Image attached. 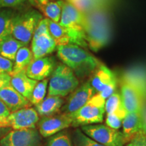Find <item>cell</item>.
<instances>
[{
    "label": "cell",
    "mask_w": 146,
    "mask_h": 146,
    "mask_svg": "<svg viewBox=\"0 0 146 146\" xmlns=\"http://www.w3.org/2000/svg\"><path fill=\"white\" fill-rule=\"evenodd\" d=\"M96 9L83 14L84 32L88 48L97 52L109 44L112 36L110 10Z\"/></svg>",
    "instance_id": "cell-1"
},
{
    "label": "cell",
    "mask_w": 146,
    "mask_h": 146,
    "mask_svg": "<svg viewBox=\"0 0 146 146\" xmlns=\"http://www.w3.org/2000/svg\"><path fill=\"white\" fill-rule=\"evenodd\" d=\"M56 50L59 59L73 71L78 78L92 75L102 64L87 49L78 45L68 44L58 46Z\"/></svg>",
    "instance_id": "cell-2"
},
{
    "label": "cell",
    "mask_w": 146,
    "mask_h": 146,
    "mask_svg": "<svg viewBox=\"0 0 146 146\" xmlns=\"http://www.w3.org/2000/svg\"><path fill=\"white\" fill-rule=\"evenodd\" d=\"M59 24L70 36L71 44L88 48L84 32L83 13L64 0H62V13Z\"/></svg>",
    "instance_id": "cell-3"
},
{
    "label": "cell",
    "mask_w": 146,
    "mask_h": 146,
    "mask_svg": "<svg viewBox=\"0 0 146 146\" xmlns=\"http://www.w3.org/2000/svg\"><path fill=\"white\" fill-rule=\"evenodd\" d=\"M79 85V80L73 71L63 63L54 69L49 82L48 96L65 97Z\"/></svg>",
    "instance_id": "cell-4"
},
{
    "label": "cell",
    "mask_w": 146,
    "mask_h": 146,
    "mask_svg": "<svg viewBox=\"0 0 146 146\" xmlns=\"http://www.w3.org/2000/svg\"><path fill=\"white\" fill-rule=\"evenodd\" d=\"M42 18L41 14L35 10L14 14L11 24V35L27 46L31 41L36 27Z\"/></svg>",
    "instance_id": "cell-5"
},
{
    "label": "cell",
    "mask_w": 146,
    "mask_h": 146,
    "mask_svg": "<svg viewBox=\"0 0 146 146\" xmlns=\"http://www.w3.org/2000/svg\"><path fill=\"white\" fill-rule=\"evenodd\" d=\"M106 100L98 94L75 112L70 115L72 120V127L86 126L101 123L104 120Z\"/></svg>",
    "instance_id": "cell-6"
},
{
    "label": "cell",
    "mask_w": 146,
    "mask_h": 146,
    "mask_svg": "<svg viewBox=\"0 0 146 146\" xmlns=\"http://www.w3.org/2000/svg\"><path fill=\"white\" fill-rule=\"evenodd\" d=\"M81 131L89 138L104 146H124L127 141L123 133L107 125L98 124L83 126Z\"/></svg>",
    "instance_id": "cell-7"
},
{
    "label": "cell",
    "mask_w": 146,
    "mask_h": 146,
    "mask_svg": "<svg viewBox=\"0 0 146 146\" xmlns=\"http://www.w3.org/2000/svg\"><path fill=\"white\" fill-rule=\"evenodd\" d=\"M142 88L137 82L124 78L121 82V96L127 112H142Z\"/></svg>",
    "instance_id": "cell-8"
},
{
    "label": "cell",
    "mask_w": 146,
    "mask_h": 146,
    "mask_svg": "<svg viewBox=\"0 0 146 146\" xmlns=\"http://www.w3.org/2000/svg\"><path fill=\"white\" fill-rule=\"evenodd\" d=\"M41 139L35 129L12 130L0 140L1 146H40Z\"/></svg>",
    "instance_id": "cell-9"
},
{
    "label": "cell",
    "mask_w": 146,
    "mask_h": 146,
    "mask_svg": "<svg viewBox=\"0 0 146 146\" xmlns=\"http://www.w3.org/2000/svg\"><path fill=\"white\" fill-rule=\"evenodd\" d=\"M39 117L35 109L25 108L11 112L5 120V127H11L14 130L25 129H35Z\"/></svg>",
    "instance_id": "cell-10"
},
{
    "label": "cell",
    "mask_w": 146,
    "mask_h": 146,
    "mask_svg": "<svg viewBox=\"0 0 146 146\" xmlns=\"http://www.w3.org/2000/svg\"><path fill=\"white\" fill-rule=\"evenodd\" d=\"M72 120L66 113L43 117L39 123V131L43 137H49L72 127Z\"/></svg>",
    "instance_id": "cell-11"
},
{
    "label": "cell",
    "mask_w": 146,
    "mask_h": 146,
    "mask_svg": "<svg viewBox=\"0 0 146 146\" xmlns=\"http://www.w3.org/2000/svg\"><path fill=\"white\" fill-rule=\"evenodd\" d=\"M97 94L89 81L78 87L71 94L66 104L63 106L64 113L72 114L87 104Z\"/></svg>",
    "instance_id": "cell-12"
},
{
    "label": "cell",
    "mask_w": 146,
    "mask_h": 146,
    "mask_svg": "<svg viewBox=\"0 0 146 146\" xmlns=\"http://www.w3.org/2000/svg\"><path fill=\"white\" fill-rule=\"evenodd\" d=\"M56 68L54 58L50 56L33 59L26 68V74L29 78L39 81L44 80L52 74Z\"/></svg>",
    "instance_id": "cell-13"
},
{
    "label": "cell",
    "mask_w": 146,
    "mask_h": 146,
    "mask_svg": "<svg viewBox=\"0 0 146 146\" xmlns=\"http://www.w3.org/2000/svg\"><path fill=\"white\" fill-rule=\"evenodd\" d=\"M0 100L5 104L11 112L28 108L31 104L18 92L11 85L0 89Z\"/></svg>",
    "instance_id": "cell-14"
},
{
    "label": "cell",
    "mask_w": 146,
    "mask_h": 146,
    "mask_svg": "<svg viewBox=\"0 0 146 146\" xmlns=\"http://www.w3.org/2000/svg\"><path fill=\"white\" fill-rule=\"evenodd\" d=\"M122 127V133L127 141L131 140L139 133H144L145 126L142 112H127L123 120Z\"/></svg>",
    "instance_id": "cell-15"
},
{
    "label": "cell",
    "mask_w": 146,
    "mask_h": 146,
    "mask_svg": "<svg viewBox=\"0 0 146 146\" xmlns=\"http://www.w3.org/2000/svg\"><path fill=\"white\" fill-rule=\"evenodd\" d=\"M10 76V85L29 101L38 81L29 78L26 74V70H22L16 74H11Z\"/></svg>",
    "instance_id": "cell-16"
},
{
    "label": "cell",
    "mask_w": 146,
    "mask_h": 146,
    "mask_svg": "<svg viewBox=\"0 0 146 146\" xmlns=\"http://www.w3.org/2000/svg\"><path fill=\"white\" fill-rule=\"evenodd\" d=\"M56 45L54 40L50 34L40 35L31 40V52L33 59L45 57L52 54L56 50Z\"/></svg>",
    "instance_id": "cell-17"
},
{
    "label": "cell",
    "mask_w": 146,
    "mask_h": 146,
    "mask_svg": "<svg viewBox=\"0 0 146 146\" xmlns=\"http://www.w3.org/2000/svg\"><path fill=\"white\" fill-rule=\"evenodd\" d=\"M115 78L116 76L114 73L105 64H102L93 73L89 81L96 93H98L103 90Z\"/></svg>",
    "instance_id": "cell-18"
},
{
    "label": "cell",
    "mask_w": 146,
    "mask_h": 146,
    "mask_svg": "<svg viewBox=\"0 0 146 146\" xmlns=\"http://www.w3.org/2000/svg\"><path fill=\"white\" fill-rule=\"evenodd\" d=\"M64 101L58 96H48L35 106V110L39 116L45 117L54 115L61 108Z\"/></svg>",
    "instance_id": "cell-19"
},
{
    "label": "cell",
    "mask_w": 146,
    "mask_h": 146,
    "mask_svg": "<svg viewBox=\"0 0 146 146\" xmlns=\"http://www.w3.org/2000/svg\"><path fill=\"white\" fill-rule=\"evenodd\" d=\"M85 14L96 9L112 8L115 0H65Z\"/></svg>",
    "instance_id": "cell-20"
},
{
    "label": "cell",
    "mask_w": 146,
    "mask_h": 146,
    "mask_svg": "<svg viewBox=\"0 0 146 146\" xmlns=\"http://www.w3.org/2000/svg\"><path fill=\"white\" fill-rule=\"evenodd\" d=\"M24 46L26 45L10 35L0 42V55L14 62L18 51Z\"/></svg>",
    "instance_id": "cell-21"
},
{
    "label": "cell",
    "mask_w": 146,
    "mask_h": 146,
    "mask_svg": "<svg viewBox=\"0 0 146 146\" xmlns=\"http://www.w3.org/2000/svg\"><path fill=\"white\" fill-rule=\"evenodd\" d=\"M33 59V53L31 49L27 46L21 47L16 54L13 69L10 75L16 74L22 70H26L27 66L31 62Z\"/></svg>",
    "instance_id": "cell-22"
},
{
    "label": "cell",
    "mask_w": 146,
    "mask_h": 146,
    "mask_svg": "<svg viewBox=\"0 0 146 146\" xmlns=\"http://www.w3.org/2000/svg\"><path fill=\"white\" fill-rule=\"evenodd\" d=\"M48 29L50 35L54 40L57 47L71 44L70 36L59 23H54L48 19Z\"/></svg>",
    "instance_id": "cell-23"
},
{
    "label": "cell",
    "mask_w": 146,
    "mask_h": 146,
    "mask_svg": "<svg viewBox=\"0 0 146 146\" xmlns=\"http://www.w3.org/2000/svg\"><path fill=\"white\" fill-rule=\"evenodd\" d=\"M39 9L47 18L54 23H59L62 13V0L48 1Z\"/></svg>",
    "instance_id": "cell-24"
},
{
    "label": "cell",
    "mask_w": 146,
    "mask_h": 146,
    "mask_svg": "<svg viewBox=\"0 0 146 146\" xmlns=\"http://www.w3.org/2000/svg\"><path fill=\"white\" fill-rule=\"evenodd\" d=\"M14 15L10 9L0 10V42L11 35V24Z\"/></svg>",
    "instance_id": "cell-25"
},
{
    "label": "cell",
    "mask_w": 146,
    "mask_h": 146,
    "mask_svg": "<svg viewBox=\"0 0 146 146\" xmlns=\"http://www.w3.org/2000/svg\"><path fill=\"white\" fill-rule=\"evenodd\" d=\"M47 85H48V79L47 78L40 81L36 83L32 93L31 99L29 100L31 104L35 106L37 105L45 99Z\"/></svg>",
    "instance_id": "cell-26"
},
{
    "label": "cell",
    "mask_w": 146,
    "mask_h": 146,
    "mask_svg": "<svg viewBox=\"0 0 146 146\" xmlns=\"http://www.w3.org/2000/svg\"><path fill=\"white\" fill-rule=\"evenodd\" d=\"M127 113L125 108L123 107L112 114H107L106 119V125L113 129L118 130L122 127L123 120Z\"/></svg>",
    "instance_id": "cell-27"
},
{
    "label": "cell",
    "mask_w": 146,
    "mask_h": 146,
    "mask_svg": "<svg viewBox=\"0 0 146 146\" xmlns=\"http://www.w3.org/2000/svg\"><path fill=\"white\" fill-rule=\"evenodd\" d=\"M123 107L121 96L119 93L114 92L106 100L105 111L107 114H112Z\"/></svg>",
    "instance_id": "cell-28"
},
{
    "label": "cell",
    "mask_w": 146,
    "mask_h": 146,
    "mask_svg": "<svg viewBox=\"0 0 146 146\" xmlns=\"http://www.w3.org/2000/svg\"><path fill=\"white\" fill-rule=\"evenodd\" d=\"M74 146H104L87 137L81 129H76L73 135Z\"/></svg>",
    "instance_id": "cell-29"
},
{
    "label": "cell",
    "mask_w": 146,
    "mask_h": 146,
    "mask_svg": "<svg viewBox=\"0 0 146 146\" xmlns=\"http://www.w3.org/2000/svg\"><path fill=\"white\" fill-rule=\"evenodd\" d=\"M46 146H73L66 133H59L51 137Z\"/></svg>",
    "instance_id": "cell-30"
},
{
    "label": "cell",
    "mask_w": 146,
    "mask_h": 146,
    "mask_svg": "<svg viewBox=\"0 0 146 146\" xmlns=\"http://www.w3.org/2000/svg\"><path fill=\"white\" fill-rule=\"evenodd\" d=\"M45 34H50L48 29V19L47 18H43L40 21L35 31L33 39Z\"/></svg>",
    "instance_id": "cell-31"
},
{
    "label": "cell",
    "mask_w": 146,
    "mask_h": 146,
    "mask_svg": "<svg viewBox=\"0 0 146 146\" xmlns=\"http://www.w3.org/2000/svg\"><path fill=\"white\" fill-rule=\"evenodd\" d=\"M117 79L116 78L111 83H110L103 90L100 92L97 93V94H99L100 97H102L104 100H106L111 95H112L115 92V90L117 87Z\"/></svg>",
    "instance_id": "cell-32"
},
{
    "label": "cell",
    "mask_w": 146,
    "mask_h": 146,
    "mask_svg": "<svg viewBox=\"0 0 146 146\" xmlns=\"http://www.w3.org/2000/svg\"><path fill=\"white\" fill-rule=\"evenodd\" d=\"M14 66V62L0 55V74L7 73L10 74Z\"/></svg>",
    "instance_id": "cell-33"
},
{
    "label": "cell",
    "mask_w": 146,
    "mask_h": 146,
    "mask_svg": "<svg viewBox=\"0 0 146 146\" xmlns=\"http://www.w3.org/2000/svg\"><path fill=\"white\" fill-rule=\"evenodd\" d=\"M27 0H0V8H19L27 3Z\"/></svg>",
    "instance_id": "cell-34"
},
{
    "label": "cell",
    "mask_w": 146,
    "mask_h": 146,
    "mask_svg": "<svg viewBox=\"0 0 146 146\" xmlns=\"http://www.w3.org/2000/svg\"><path fill=\"white\" fill-rule=\"evenodd\" d=\"M127 146H146V135L145 133H139L133 137Z\"/></svg>",
    "instance_id": "cell-35"
},
{
    "label": "cell",
    "mask_w": 146,
    "mask_h": 146,
    "mask_svg": "<svg viewBox=\"0 0 146 146\" xmlns=\"http://www.w3.org/2000/svg\"><path fill=\"white\" fill-rule=\"evenodd\" d=\"M11 112L3 102L0 100V128H5V120Z\"/></svg>",
    "instance_id": "cell-36"
},
{
    "label": "cell",
    "mask_w": 146,
    "mask_h": 146,
    "mask_svg": "<svg viewBox=\"0 0 146 146\" xmlns=\"http://www.w3.org/2000/svg\"><path fill=\"white\" fill-rule=\"evenodd\" d=\"M10 80L11 76L9 74L7 73L0 74V89L10 85Z\"/></svg>",
    "instance_id": "cell-37"
},
{
    "label": "cell",
    "mask_w": 146,
    "mask_h": 146,
    "mask_svg": "<svg viewBox=\"0 0 146 146\" xmlns=\"http://www.w3.org/2000/svg\"><path fill=\"white\" fill-rule=\"evenodd\" d=\"M30 2H31L36 5H37L38 8H40V7L43 6L46 4V3L48 2L49 0H29Z\"/></svg>",
    "instance_id": "cell-38"
}]
</instances>
